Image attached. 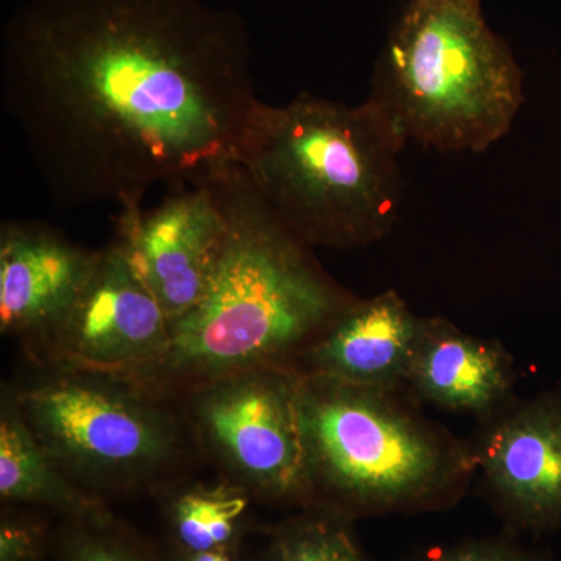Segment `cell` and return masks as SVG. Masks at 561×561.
<instances>
[{
    "mask_svg": "<svg viewBox=\"0 0 561 561\" xmlns=\"http://www.w3.org/2000/svg\"><path fill=\"white\" fill-rule=\"evenodd\" d=\"M250 49L208 0H28L3 28L2 102L58 208L142 206L239 164Z\"/></svg>",
    "mask_w": 561,
    "mask_h": 561,
    "instance_id": "6da1fadb",
    "label": "cell"
},
{
    "mask_svg": "<svg viewBox=\"0 0 561 561\" xmlns=\"http://www.w3.org/2000/svg\"><path fill=\"white\" fill-rule=\"evenodd\" d=\"M227 230L197 302L136 383L164 401L241 373L294 365L357 300L321 267L236 164L216 175Z\"/></svg>",
    "mask_w": 561,
    "mask_h": 561,
    "instance_id": "7a4b0ae2",
    "label": "cell"
},
{
    "mask_svg": "<svg viewBox=\"0 0 561 561\" xmlns=\"http://www.w3.org/2000/svg\"><path fill=\"white\" fill-rule=\"evenodd\" d=\"M405 142L370 102L350 106L311 92L261 102L239 165L309 245L353 250L393 231Z\"/></svg>",
    "mask_w": 561,
    "mask_h": 561,
    "instance_id": "3957f363",
    "label": "cell"
},
{
    "mask_svg": "<svg viewBox=\"0 0 561 561\" xmlns=\"http://www.w3.org/2000/svg\"><path fill=\"white\" fill-rule=\"evenodd\" d=\"M300 373L313 508L359 516L440 511L478 476L471 442L432 423L408 390Z\"/></svg>",
    "mask_w": 561,
    "mask_h": 561,
    "instance_id": "277c9868",
    "label": "cell"
},
{
    "mask_svg": "<svg viewBox=\"0 0 561 561\" xmlns=\"http://www.w3.org/2000/svg\"><path fill=\"white\" fill-rule=\"evenodd\" d=\"M405 144L483 153L512 130L524 72L482 0H408L373 69L367 98Z\"/></svg>",
    "mask_w": 561,
    "mask_h": 561,
    "instance_id": "5b68a950",
    "label": "cell"
},
{
    "mask_svg": "<svg viewBox=\"0 0 561 561\" xmlns=\"http://www.w3.org/2000/svg\"><path fill=\"white\" fill-rule=\"evenodd\" d=\"M10 391L41 446L95 496L161 485L186 460V438L165 409L169 401L133 383L44 367Z\"/></svg>",
    "mask_w": 561,
    "mask_h": 561,
    "instance_id": "8992f818",
    "label": "cell"
},
{
    "mask_svg": "<svg viewBox=\"0 0 561 561\" xmlns=\"http://www.w3.org/2000/svg\"><path fill=\"white\" fill-rule=\"evenodd\" d=\"M300 373L291 365L220 379L183 398L203 448L253 500L313 508L298 404Z\"/></svg>",
    "mask_w": 561,
    "mask_h": 561,
    "instance_id": "52a82bcc",
    "label": "cell"
},
{
    "mask_svg": "<svg viewBox=\"0 0 561 561\" xmlns=\"http://www.w3.org/2000/svg\"><path fill=\"white\" fill-rule=\"evenodd\" d=\"M169 342L171 320L111 242L68 311L25 345L44 367L136 386L157 367Z\"/></svg>",
    "mask_w": 561,
    "mask_h": 561,
    "instance_id": "ba28073f",
    "label": "cell"
},
{
    "mask_svg": "<svg viewBox=\"0 0 561 561\" xmlns=\"http://www.w3.org/2000/svg\"><path fill=\"white\" fill-rule=\"evenodd\" d=\"M225 230L227 214L210 176L169 190L154 208H121L113 242L172 324L201 298Z\"/></svg>",
    "mask_w": 561,
    "mask_h": 561,
    "instance_id": "9c48e42d",
    "label": "cell"
},
{
    "mask_svg": "<svg viewBox=\"0 0 561 561\" xmlns=\"http://www.w3.org/2000/svg\"><path fill=\"white\" fill-rule=\"evenodd\" d=\"M478 476L497 515L519 530L561 527V402H508L471 440Z\"/></svg>",
    "mask_w": 561,
    "mask_h": 561,
    "instance_id": "30bf717a",
    "label": "cell"
},
{
    "mask_svg": "<svg viewBox=\"0 0 561 561\" xmlns=\"http://www.w3.org/2000/svg\"><path fill=\"white\" fill-rule=\"evenodd\" d=\"M101 250L69 241L44 221L0 227V331L24 343L38 339L68 311L90 279Z\"/></svg>",
    "mask_w": 561,
    "mask_h": 561,
    "instance_id": "8fae6325",
    "label": "cell"
},
{
    "mask_svg": "<svg viewBox=\"0 0 561 561\" xmlns=\"http://www.w3.org/2000/svg\"><path fill=\"white\" fill-rule=\"evenodd\" d=\"M423 321L398 291L357 298L291 367L360 386L408 390Z\"/></svg>",
    "mask_w": 561,
    "mask_h": 561,
    "instance_id": "7c38bea8",
    "label": "cell"
},
{
    "mask_svg": "<svg viewBox=\"0 0 561 561\" xmlns=\"http://www.w3.org/2000/svg\"><path fill=\"white\" fill-rule=\"evenodd\" d=\"M515 370L497 341L476 337L443 317L424 319L408 390L435 408L483 421L513 401Z\"/></svg>",
    "mask_w": 561,
    "mask_h": 561,
    "instance_id": "4fadbf2b",
    "label": "cell"
},
{
    "mask_svg": "<svg viewBox=\"0 0 561 561\" xmlns=\"http://www.w3.org/2000/svg\"><path fill=\"white\" fill-rule=\"evenodd\" d=\"M0 500L11 507L57 513L60 518L105 508V501L66 474L27 426L10 389L0 404Z\"/></svg>",
    "mask_w": 561,
    "mask_h": 561,
    "instance_id": "5bb4252c",
    "label": "cell"
},
{
    "mask_svg": "<svg viewBox=\"0 0 561 561\" xmlns=\"http://www.w3.org/2000/svg\"><path fill=\"white\" fill-rule=\"evenodd\" d=\"M251 500L249 491L230 481L173 494L165 518L175 552H208L241 545Z\"/></svg>",
    "mask_w": 561,
    "mask_h": 561,
    "instance_id": "9a60e30c",
    "label": "cell"
},
{
    "mask_svg": "<svg viewBox=\"0 0 561 561\" xmlns=\"http://www.w3.org/2000/svg\"><path fill=\"white\" fill-rule=\"evenodd\" d=\"M51 561H162L108 508L68 516L51 530Z\"/></svg>",
    "mask_w": 561,
    "mask_h": 561,
    "instance_id": "2e32d148",
    "label": "cell"
},
{
    "mask_svg": "<svg viewBox=\"0 0 561 561\" xmlns=\"http://www.w3.org/2000/svg\"><path fill=\"white\" fill-rule=\"evenodd\" d=\"M286 561H370L351 519L323 508H308L275 531Z\"/></svg>",
    "mask_w": 561,
    "mask_h": 561,
    "instance_id": "e0dca14e",
    "label": "cell"
},
{
    "mask_svg": "<svg viewBox=\"0 0 561 561\" xmlns=\"http://www.w3.org/2000/svg\"><path fill=\"white\" fill-rule=\"evenodd\" d=\"M51 530L36 513L7 505L0 516V561H51Z\"/></svg>",
    "mask_w": 561,
    "mask_h": 561,
    "instance_id": "ac0fdd59",
    "label": "cell"
},
{
    "mask_svg": "<svg viewBox=\"0 0 561 561\" xmlns=\"http://www.w3.org/2000/svg\"><path fill=\"white\" fill-rule=\"evenodd\" d=\"M415 561H551L507 538H486L434 548Z\"/></svg>",
    "mask_w": 561,
    "mask_h": 561,
    "instance_id": "d6986e66",
    "label": "cell"
},
{
    "mask_svg": "<svg viewBox=\"0 0 561 561\" xmlns=\"http://www.w3.org/2000/svg\"><path fill=\"white\" fill-rule=\"evenodd\" d=\"M239 546H230V548L216 549V551L197 552V553H173L171 561H241L239 557Z\"/></svg>",
    "mask_w": 561,
    "mask_h": 561,
    "instance_id": "ffe728a7",
    "label": "cell"
},
{
    "mask_svg": "<svg viewBox=\"0 0 561 561\" xmlns=\"http://www.w3.org/2000/svg\"><path fill=\"white\" fill-rule=\"evenodd\" d=\"M254 561H286V556H284L283 546L276 535L273 534L271 545L265 548V551L261 553Z\"/></svg>",
    "mask_w": 561,
    "mask_h": 561,
    "instance_id": "44dd1931",
    "label": "cell"
}]
</instances>
